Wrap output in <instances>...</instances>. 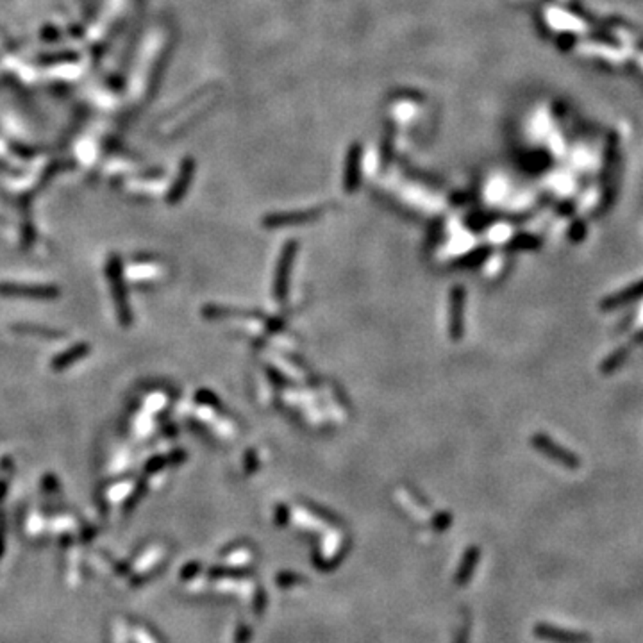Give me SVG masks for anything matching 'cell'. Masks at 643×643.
I'll use <instances>...</instances> for the list:
<instances>
[{
  "mask_svg": "<svg viewBox=\"0 0 643 643\" xmlns=\"http://www.w3.org/2000/svg\"><path fill=\"white\" fill-rule=\"evenodd\" d=\"M106 275L107 283H110L111 288V295H113V303L118 311V320H120L122 326H131L133 313H131L129 300H127V288L126 281H124L122 263H120L118 256H110L106 267Z\"/></svg>",
  "mask_w": 643,
  "mask_h": 643,
  "instance_id": "1",
  "label": "cell"
},
{
  "mask_svg": "<svg viewBox=\"0 0 643 643\" xmlns=\"http://www.w3.org/2000/svg\"><path fill=\"white\" fill-rule=\"evenodd\" d=\"M531 445L536 449L540 454H543L545 458H549L554 463L561 465V467L569 468V470H577L581 468V458L579 454H576L574 451H569L563 445H559L556 439L550 438L545 432H536L531 438Z\"/></svg>",
  "mask_w": 643,
  "mask_h": 643,
  "instance_id": "2",
  "label": "cell"
},
{
  "mask_svg": "<svg viewBox=\"0 0 643 643\" xmlns=\"http://www.w3.org/2000/svg\"><path fill=\"white\" fill-rule=\"evenodd\" d=\"M59 288L54 284H27V283H0V297H24L51 300L59 297Z\"/></svg>",
  "mask_w": 643,
  "mask_h": 643,
  "instance_id": "3",
  "label": "cell"
},
{
  "mask_svg": "<svg viewBox=\"0 0 643 643\" xmlns=\"http://www.w3.org/2000/svg\"><path fill=\"white\" fill-rule=\"evenodd\" d=\"M295 252H297V244L295 241H288L284 245L283 252H281V258H279L277 274H275L274 283V291L277 300H284V297L288 295V284H290V274L291 267H293Z\"/></svg>",
  "mask_w": 643,
  "mask_h": 643,
  "instance_id": "4",
  "label": "cell"
},
{
  "mask_svg": "<svg viewBox=\"0 0 643 643\" xmlns=\"http://www.w3.org/2000/svg\"><path fill=\"white\" fill-rule=\"evenodd\" d=\"M639 298H643V279L642 281H636V283H632L631 286L624 288V290H620V291H616V293H611V295H608V297H604L602 300H600L599 307L602 311H613V310H618V307L628 306V304L636 303V300H639Z\"/></svg>",
  "mask_w": 643,
  "mask_h": 643,
  "instance_id": "5",
  "label": "cell"
},
{
  "mask_svg": "<svg viewBox=\"0 0 643 643\" xmlns=\"http://www.w3.org/2000/svg\"><path fill=\"white\" fill-rule=\"evenodd\" d=\"M534 635L541 639L552 643H590L592 638L586 632H576V631H566V629L554 628L549 624H538L534 628Z\"/></svg>",
  "mask_w": 643,
  "mask_h": 643,
  "instance_id": "6",
  "label": "cell"
},
{
  "mask_svg": "<svg viewBox=\"0 0 643 643\" xmlns=\"http://www.w3.org/2000/svg\"><path fill=\"white\" fill-rule=\"evenodd\" d=\"M463 310L465 290L461 286H456L451 293V322H449L452 340H459L463 336Z\"/></svg>",
  "mask_w": 643,
  "mask_h": 643,
  "instance_id": "7",
  "label": "cell"
},
{
  "mask_svg": "<svg viewBox=\"0 0 643 643\" xmlns=\"http://www.w3.org/2000/svg\"><path fill=\"white\" fill-rule=\"evenodd\" d=\"M88 354H90V345L84 343V341H81V343H77V345L70 347V349H67L61 354H58V356L52 359L51 366H52V370H55V372H63V370L70 369L72 365H75L77 361H81L84 356H88Z\"/></svg>",
  "mask_w": 643,
  "mask_h": 643,
  "instance_id": "8",
  "label": "cell"
},
{
  "mask_svg": "<svg viewBox=\"0 0 643 643\" xmlns=\"http://www.w3.org/2000/svg\"><path fill=\"white\" fill-rule=\"evenodd\" d=\"M631 352H632V345H624V347H618V349H615L613 352H609L608 356L604 357L602 363H600L599 372L602 373V376H611V373H615L616 370L622 369V366L625 365V361L629 359Z\"/></svg>",
  "mask_w": 643,
  "mask_h": 643,
  "instance_id": "9",
  "label": "cell"
},
{
  "mask_svg": "<svg viewBox=\"0 0 643 643\" xmlns=\"http://www.w3.org/2000/svg\"><path fill=\"white\" fill-rule=\"evenodd\" d=\"M541 247V241L533 234H526V232H522V234H517L513 239H511L510 244H508V251H536V248Z\"/></svg>",
  "mask_w": 643,
  "mask_h": 643,
  "instance_id": "10",
  "label": "cell"
},
{
  "mask_svg": "<svg viewBox=\"0 0 643 643\" xmlns=\"http://www.w3.org/2000/svg\"><path fill=\"white\" fill-rule=\"evenodd\" d=\"M13 331L22 334H31V336H44V338H59L61 333L59 331L51 329V327H44V326H36V324H16L13 327Z\"/></svg>",
  "mask_w": 643,
  "mask_h": 643,
  "instance_id": "11",
  "label": "cell"
},
{
  "mask_svg": "<svg viewBox=\"0 0 643 643\" xmlns=\"http://www.w3.org/2000/svg\"><path fill=\"white\" fill-rule=\"evenodd\" d=\"M566 236H569V239L572 244H583L586 239V236H588V225H586L583 220H576V222H572V225H570Z\"/></svg>",
  "mask_w": 643,
  "mask_h": 643,
  "instance_id": "12",
  "label": "cell"
},
{
  "mask_svg": "<svg viewBox=\"0 0 643 643\" xmlns=\"http://www.w3.org/2000/svg\"><path fill=\"white\" fill-rule=\"evenodd\" d=\"M317 213L310 211V213H297V216H279V218H270L267 220L268 225H283V224H291V222H306V220H311Z\"/></svg>",
  "mask_w": 643,
  "mask_h": 643,
  "instance_id": "13",
  "label": "cell"
},
{
  "mask_svg": "<svg viewBox=\"0 0 643 643\" xmlns=\"http://www.w3.org/2000/svg\"><path fill=\"white\" fill-rule=\"evenodd\" d=\"M477 556H479V550L477 549L468 550L467 557H465L463 566H461V577H459V581H461V583H463V581H467V577L472 574V570H474L475 563H477Z\"/></svg>",
  "mask_w": 643,
  "mask_h": 643,
  "instance_id": "14",
  "label": "cell"
},
{
  "mask_svg": "<svg viewBox=\"0 0 643 643\" xmlns=\"http://www.w3.org/2000/svg\"><path fill=\"white\" fill-rule=\"evenodd\" d=\"M488 256H490V248L481 247V248H477V251L470 252V254L467 256V259H465V261L461 265H463V267H475V265L482 263V261H484V259H486Z\"/></svg>",
  "mask_w": 643,
  "mask_h": 643,
  "instance_id": "15",
  "label": "cell"
}]
</instances>
